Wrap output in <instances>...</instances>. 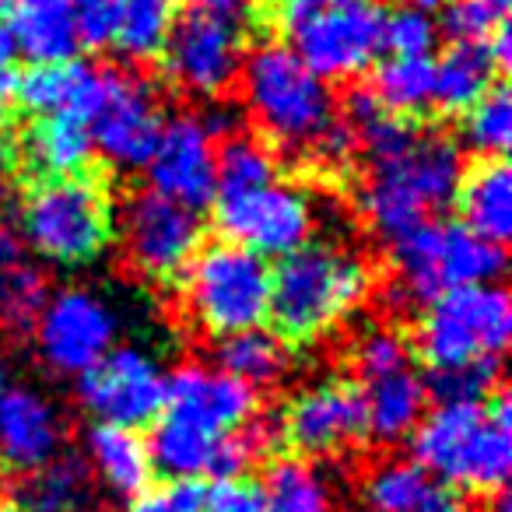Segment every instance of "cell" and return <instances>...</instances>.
<instances>
[{
    "label": "cell",
    "mask_w": 512,
    "mask_h": 512,
    "mask_svg": "<svg viewBox=\"0 0 512 512\" xmlns=\"http://www.w3.org/2000/svg\"><path fill=\"white\" fill-rule=\"evenodd\" d=\"M414 463L463 491L498 495L512 470V414L505 393L484 404H439L411 432Z\"/></svg>",
    "instance_id": "obj_1"
},
{
    "label": "cell",
    "mask_w": 512,
    "mask_h": 512,
    "mask_svg": "<svg viewBox=\"0 0 512 512\" xmlns=\"http://www.w3.org/2000/svg\"><path fill=\"white\" fill-rule=\"evenodd\" d=\"M372 292V271L358 253L306 242L271 271L267 320L285 344H309L351 316Z\"/></svg>",
    "instance_id": "obj_2"
},
{
    "label": "cell",
    "mask_w": 512,
    "mask_h": 512,
    "mask_svg": "<svg viewBox=\"0 0 512 512\" xmlns=\"http://www.w3.org/2000/svg\"><path fill=\"white\" fill-rule=\"evenodd\" d=\"M242 85L256 123L285 148H309L341 158L351 144L337 123L334 95L288 46L267 43L242 64Z\"/></svg>",
    "instance_id": "obj_3"
},
{
    "label": "cell",
    "mask_w": 512,
    "mask_h": 512,
    "mask_svg": "<svg viewBox=\"0 0 512 512\" xmlns=\"http://www.w3.org/2000/svg\"><path fill=\"white\" fill-rule=\"evenodd\" d=\"M460 179L463 158L456 144L442 134L418 130L400 155L372 162V176L362 186V211L379 235L400 239L428 221L425 214L453 204Z\"/></svg>",
    "instance_id": "obj_4"
},
{
    "label": "cell",
    "mask_w": 512,
    "mask_h": 512,
    "mask_svg": "<svg viewBox=\"0 0 512 512\" xmlns=\"http://www.w3.org/2000/svg\"><path fill=\"white\" fill-rule=\"evenodd\" d=\"M393 302L400 309L428 306L453 288L491 285L505 271L502 246L477 239L460 221H421L393 239Z\"/></svg>",
    "instance_id": "obj_5"
},
{
    "label": "cell",
    "mask_w": 512,
    "mask_h": 512,
    "mask_svg": "<svg viewBox=\"0 0 512 512\" xmlns=\"http://www.w3.org/2000/svg\"><path fill=\"white\" fill-rule=\"evenodd\" d=\"M253 0H183L165 39V71L183 92L218 99L242 71Z\"/></svg>",
    "instance_id": "obj_6"
},
{
    "label": "cell",
    "mask_w": 512,
    "mask_h": 512,
    "mask_svg": "<svg viewBox=\"0 0 512 512\" xmlns=\"http://www.w3.org/2000/svg\"><path fill=\"white\" fill-rule=\"evenodd\" d=\"M22 232L43 260L64 267L88 264L116 232L106 186L85 172L39 179L22 204Z\"/></svg>",
    "instance_id": "obj_7"
},
{
    "label": "cell",
    "mask_w": 512,
    "mask_h": 512,
    "mask_svg": "<svg viewBox=\"0 0 512 512\" xmlns=\"http://www.w3.org/2000/svg\"><path fill=\"white\" fill-rule=\"evenodd\" d=\"M183 302L190 320L218 341L256 330L267 320L271 267L264 256L232 242L200 246L183 271Z\"/></svg>",
    "instance_id": "obj_8"
},
{
    "label": "cell",
    "mask_w": 512,
    "mask_h": 512,
    "mask_svg": "<svg viewBox=\"0 0 512 512\" xmlns=\"http://www.w3.org/2000/svg\"><path fill=\"white\" fill-rule=\"evenodd\" d=\"M512 334V302L498 285L453 288L428 302L414 327V351L432 372L498 358Z\"/></svg>",
    "instance_id": "obj_9"
},
{
    "label": "cell",
    "mask_w": 512,
    "mask_h": 512,
    "mask_svg": "<svg viewBox=\"0 0 512 512\" xmlns=\"http://www.w3.org/2000/svg\"><path fill=\"white\" fill-rule=\"evenodd\" d=\"M386 15L390 11L379 0H348L292 29V53L320 81L355 78L383 53Z\"/></svg>",
    "instance_id": "obj_10"
},
{
    "label": "cell",
    "mask_w": 512,
    "mask_h": 512,
    "mask_svg": "<svg viewBox=\"0 0 512 512\" xmlns=\"http://www.w3.org/2000/svg\"><path fill=\"white\" fill-rule=\"evenodd\" d=\"M214 221L232 246H242L256 256H288L306 246L313 232L309 200L295 186L267 183L260 190L214 197Z\"/></svg>",
    "instance_id": "obj_11"
},
{
    "label": "cell",
    "mask_w": 512,
    "mask_h": 512,
    "mask_svg": "<svg viewBox=\"0 0 512 512\" xmlns=\"http://www.w3.org/2000/svg\"><path fill=\"white\" fill-rule=\"evenodd\" d=\"M123 246L137 274L169 285L183 278L197 249L204 246V228L197 214L179 207L176 200L144 190L123 207Z\"/></svg>",
    "instance_id": "obj_12"
},
{
    "label": "cell",
    "mask_w": 512,
    "mask_h": 512,
    "mask_svg": "<svg viewBox=\"0 0 512 512\" xmlns=\"http://www.w3.org/2000/svg\"><path fill=\"white\" fill-rule=\"evenodd\" d=\"M78 397L92 411V418H99V425L137 432L162 414L165 372L148 351L113 348L78 376Z\"/></svg>",
    "instance_id": "obj_13"
},
{
    "label": "cell",
    "mask_w": 512,
    "mask_h": 512,
    "mask_svg": "<svg viewBox=\"0 0 512 512\" xmlns=\"http://www.w3.org/2000/svg\"><path fill=\"white\" fill-rule=\"evenodd\" d=\"M165 120L158 95L137 74L102 71V92L88 120L92 144L120 169H148Z\"/></svg>",
    "instance_id": "obj_14"
},
{
    "label": "cell",
    "mask_w": 512,
    "mask_h": 512,
    "mask_svg": "<svg viewBox=\"0 0 512 512\" xmlns=\"http://www.w3.org/2000/svg\"><path fill=\"white\" fill-rule=\"evenodd\" d=\"M116 313L106 299L85 288L46 299L36 320V344L43 362L60 376H81L113 351Z\"/></svg>",
    "instance_id": "obj_15"
},
{
    "label": "cell",
    "mask_w": 512,
    "mask_h": 512,
    "mask_svg": "<svg viewBox=\"0 0 512 512\" xmlns=\"http://www.w3.org/2000/svg\"><path fill=\"white\" fill-rule=\"evenodd\" d=\"M281 439L306 456H334L365 435V400L355 383L323 379L288 400L278 421Z\"/></svg>",
    "instance_id": "obj_16"
},
{
    "label": "cell",
    "mask_w": 512,
    "mask_h": 512,
    "mask_svg": "<svg viewBox=\"0 0 512 512\" xmlns=\"http://www.w3.org/2000/svg\"><path fill=\"white\" fill-rule=\"evenodd\" d=\"M165 418L221 439L235 435L256 418V390L242 379L207 365H179L165 376Z\"/></svg>",
    "instance_id": "obj_17"
},
{
    "label": "cell",
    "mask_w": 512,
    "mask_h": 512,
    "mask_svg": "<svg viewBox=\"0 0 512 512\" xmlns=\"http://www.w3.org/2000/svg\"><path fill=\"white\" fill-rule=\"evenodd\" d=\"M151 190L176 200L179 207L200 214L214 204V148L197 116H176L162 127L155 155L148 162Z\"/></svg>",
    "instance_id": "obj_18"
},
{
    "label": "cell",
    "mask_w": 512,
    "mask_h": 512,
    "mask_svg": "<svg viewBox=\"0 0 512 512\" xmlns=\"http://www.w3.org/2000/svg\"><path fill=\"white\" fill-rule=\"evenodd\" d=\"M64 446V418L36 390H8L0 397V460L11 470L46 467Z\"/></svg>",
    "instance_id": "obj_19"
},
{
    "label": "cell",
    "mask_w": 512,
    "mask_h": 512,
    "mask_svg": "<svg viewBox=\"0 0 512 512\" xmlns=\"http://www.w3.org/2000/svg\"><path fill=\"white\" fill-rule=\"evenodd\" d=\"M102 92V71L78 64V60H64V64H32L29 71L15 74V92L11 99L39 116H57L71 113L81 120H92L95 102Z\"/></svg>",
    "instance_id": "obj_20"
},
{
    "label": "cell",
    "mask_w": 512,
    "mask_h": 512,
    "mask_svg": "<svg viewBox=\"0 0 512 512\" xmlns=\"http://www.w3.org/2000/svg\"><path fill=\"white\" fill-rule=\"evenodd\" d=\"M365 512H467L456 488L428 477L414 460H383L358 488Z\"/></svg>",
    "instance_id": "obj_21"
},
{
    "label": "cell",
    "mask_w": 512,
    "mask_h": 512,
    "mask_svg": "<svg viewBox=\"0 0 512 512\" xmlns=\"http://www.w3.org/2000/svg\"><path fill=\"white\" fill-rule=\"evenodd\" d=\"M8 4V36L15 53L29 64H64L74 60L78 29H74V0H4Z\"/></svg>",
    "instance_id": "obj_22"
},
{
    "label": "cell",
    "mask_w": 512,
    "mask_h": 512,
    "mask_svg": "<svg viewBox=\"0 0 512 512\" xmlns=\"http://www.w3.org/2000/svg\"><path fill=\"white\" fill-rule=\"evenodd\" d=\"M362 400L365 435H372L376 442H404L425 418L428 390L425 379L411 365H404V369L362 379Z\"/></svg>",
    "instance_id": "obj_23"
},
{
    "label": "cell",
    "mask_w": 512,
    "mask_h": 512,
    "mask_svg": "<svg viewBox=\"0 0 512 512\" xmlns=\"http://www.w3.org/2000/svg\"><path fill=\"white\" fill-rule=\"evenodd\" d=\"M453 200L460 207V225L477 239L502 246L512 235V172L505 158H481L463 172Z\"/></svg>",
    "instance_id": "obj_24"
},
{
    "label": "cell",
    "mask_w": 512,
    "mask_h": 512,
    "mask_svg": "<svg viewBox=\"0 0 512 512\" xmlns=\"http://www.w3.org/2000/svg\"><path fill=\"white\" fill-rule=\"evenodd\" d=\"M85 453L99 481L106 484L113 495L137 498L151 481V453L148 442L134 432V428H116V425H95L85 439Z\"/></svg>",
    "instance_id": "obj_25"
},
{
    "label": "cell",
    "mask_w": 512,
    "mask_h": 512,
    "mask_svg": "<svg viewBox=\"0 0 512 512\" xmlns=\"http://www.w3.org/2000/svg\"><path fill=\"white\" fill-rule=\"evenodd\" d=\"M498 67L484 43H453L442 60H435L432 106L442 113H467L474 102L495 88Z\"/></svg>",
    "instance_id": "obj_26"
},
{
    "label": "cell",
    "mask_w": 512,
    "mask_h": 512,
    "mask_svg": "<svg viewBox=\"0 0 512 512\" xmlns=\"http://www.w3.org/2000/svg\"><path fill=\"white\" fill-rule=\"evenodd\" d=\"M92 130L88 120L71 113L39 116L25 137V155L32 158L43 179L50 176H81L92 158Z\"/></svg>",
    "instance_id": "obj_27"
},
{
    "label": "cell",
    "mask_w": 512,
    "mask_h": 512,
    "mask_svg": "<svg viewBox=\"0 0 512 512\" xmlns=\"http://www.w3.org/2000/svg\"><path fill=\"white\" fill-rule=\"evenodd\" d=\"M88 463L78 456H57L46 467L32 470L18 481L15 509L18 512H71L85 505Z\"/></svg>",
    "instance_id": "obj_28"
},
{
    "label": "cell",
    "mask_w": 512,
    "mask_h": 512,
    "mask_svg": "<svg viewBox=\"0 0 512 512\" xmlns=\"http://www.w3.org/2000/svg\"><path fill=\"white\" fill-rule=\"evenodd\" d=\"M372 95L383 109L393 116H411L425 113L432 106L435 95V60L432 57H390L376 67L372 78Z\"/></svg>",
    "instance_id": "obj_29"
},
{
    "label": "cell",
    "mask_w": 512,
    "mask_h": 512,
    "mask_svg": "<svg viewBox=\"0 0 512 512\" xmlns=\"http://www.w3.org/2000/svg\"><path fill=\"white\" fill-rule=\"evenodd\" d=\"M264 512H334V488L327 474L306 460H281L264 488Z\"/></svg>",
    "instance_id": "obj_30"
},
{
    "label": "cell",
    "mask_w": 512,
    "mask_h": 512,
    "mask_svg": "<svg viewBox=\"0 0 512 512\" xmlns=\"http://www.w3.org/2000/svg\"><path fill=\"white\" fill-rule=\"evenodd\" d=\"M179 0H123L113 46L134 64L162 57L165 39L176 22Z\"/></svg>",
    "instance_id": "obj_31"
},
{
    "label": "cell",
    "mask_w": 512,
    "mask_h": 512,
    "mask_svg": "<svg viewBox=\"0 0 512 512\" xmlns=\"http://www.w3.org/2000/svg\"><path fill=\"white\" fill-rule=\"evenodd\" d=\"M214 179H218L214 197H235V193H249L267 183H278V162H274V151L264 141L232 134L221 144V155L214 158Z\"/></svg>",
    "instance_id": "obj_32"
},
{
    "label": "cell",
    "mask_w": 512,
    "mask_h": 512,
    "mask_svg": "<svg viewBox=\"0 0 512 512\" xmlns=\"http://www.w3.org/2000/svg\"><path fill=\"white\" fill-rule=\"evenodd\" d=\"M218 362H221V372L242 379L246 386H271V383H278V376L285 372L288 355L278 337L264 334V330L256 327V330H242V334L225 337L218 348Z\"/></svg>",
    "instance_id": "obj_33"
},
{
    "label": "cell",
    "mask_w": 512,
    "mask_h": 512,
    "mask_svg": "<svg viewBox=\"0 0 512 512\" xmlns=\"http://www.w3.org/2000/svg\"><path fill=\"white\" fill-rule=\"evenodd\" d=\"M463 137L481 158H502L512 141V95L505 85H495L481 102L467 109Z\"/></svg>",
    "instance_id": "obj_34"
},
{
    "label": "cell",
    "mask_w": 512,
    "mask_h": 512,
    "mask_svg": "<svg viewBox=\"0 0 512 512\" xmlns=\"http://www.w3.org/2000/svg\"><path fill=\"white\" fill-rule=\"evenodd\" d=\"M498 376H502L498 358H477V362L456 365V369L432 372L425 390L439 404H484L498 390Z\"/></svg>",
    "instance_id": "obj_35"
},
{
    "label": "cell",
    "mask_w": 512,
    "mask_h": 512,
    "mask_svg": "<svg viewBox=\"0 0 512 512\" xmlns=\"http://www.w3.org/2000/svg\"><path fill=\"white\" fill-rule=\"evenodd\" d=\"M46 306V278L32 264H11L0 271V316L25 330L39 320Z\"/></svg>",
    "instance_id": "obj_36"
},
{
    "label": "cell",
    "mask_w": 512,
    "mask_h": 512,
    "mask_svg": "<svg viewBox=\"0 0 512 512\" xmlns=\"http://www.w3.org/2000/svg\"><path fill=\"white\" fill-rule=\"evenodd\" d=\"M435 15H439L435 25L453 43H484L505 22V8L495 0H442Z\"/></svg>",
    "instance_id": "obj_37"
},
{
    "label": "cell",
    "mask_w": 512,
    "mask_h": 512,
    "mask_svg": "<svg viewBox=\"0 0 512 512\" xmlns=\"http://www.w3.org/2000/svg\"><path fill=\"white\" fill-rule=\"evenodd\" d=\"M435 43H439L435 15L421 8H400L386 15L383 50H390V57H428Z\"/></svg>",
    "instance_id": "obj_38"
},
{
    "label": "cell",
    "mask_w": 512,
    "mask_h": 512,
    "mask_svg": "<svg viewBox=\"0 0 512 512\" xmlns=\"http://www.w3.org/2000/svg\"><path fill=\"white\" fill-rule=\"evenodd\" d=\"M355 365L362 379L404 369V365H411V348H407V341L397 330H369L355 348Z\"/></svg>",
    "instance_id": "obj_39"
},
{
    "label": "cell",
    "mask_w": 512,
    "mask_h": 512,
    "mask_svg": "<svg viewBox=\"0 0 512 512\" xmlns=\"http://www.w3.org/2000/svg\"><path fill=\"white\" fill-rule=\"evenodd\" d=\"M123 0H74V29H78V46L102 50L113 46L116 25H120Z\"/></svg>",
    "instance_id": "obj_40"
},
{
    "label": "cell",
    "mask_w": 512,
    "mask_h": 512,
    "mask_svg": "<svg viewBox=\"0 0 512 512\" xmlns=\"http://www.w3.org/2000/svg\"><path fill=\"white\" fill-rule=\"evenodd\" d=\"M204 505L207 488L200 481H165L158 488H144L130 512H204Z\"/></svg>",
    "instance_id": "obj_41"
},
{
    "label": "cell",
    "mask_w": 512,
    "mask_h": 512,
    "mask_svg": "<svg viewBox=\"0 0 512 512\" xmlns=\"http://www.w3.org/2000/svg\"><path fill=\"white\" fill-rule=\"evenodd\" d=\"M204 512H264V491L253 481H214V488H207V505Z\"/></svg>",
    "instance_id": "obj_42"
},
{
    "label": "cell",
    "mask_w": 512,
    "mask_h": 512,
    "mask_svg": "<svg viewBox=\"0 0 512 512\" xmlns=\"http://www.w3.org/2000/svg\"><path fill=\"white\" fill-rule=\"evenodd\" d=\"M271 4H274L278 22L285 25V32H292V29H299V25H306L309 18L341 8V4H348V0H271Z\"/></svg>",
    "instance_id": "obj_43"
},
{
    "label": "cell",
    "mask_w": 512,
    "mask_h": 512,
    "mask_svg": "<svg viewBox=\"0 0 512 512\" xmlns=\"http://www.w3.org/2000/svg\"><path fill=\"white\" fill-rule=\"evenodd\" d=\"M11 92H15V43L8 29H0V106H8Z\"/></svg>",
    "instance_id": "obj_44"
},
{
    "label": "cell",
    "mask_w": 512,
    "mask_h": 512,
    "mask_svg": "<svg viewBox=\"0 0 512 512\" xmlns=\"http://www.w3.org/2000/svg\"><path fill=\"white\" fill-rule=\"evenodd\" d=\"M8 193H4V186H0V232H8Z\"/></svg>",
    "instance_id": "obj_45"
},
{
    "label": "cell",
    "mask_w": 512,
    "mask_h": 512,
    "mask_svg": "<svg viewBox=\"0 0 512 512\" xmlns=\"http://www.w3.org/2000/svg\"><path fill=\"white\" fill-rule=\"evenodd\" d=\"M8 393V372H4V358H0V397Z\"/></svg>",
    "instance_id": "obj_46"
},
{
    "label": "cell",
    "mask_w": 512,
    "mask_h": 512,
    "mask_svg": "<svg viewBox=\"0 0 512 512\" xmlns=\"http://www.w3.org/2000/svg\"><path fill=\"white\" fill-rule=\"evenodd\" d=\"M71 512H95V509H88V505H78V509H71Z\"/></svg>",
    "instance_id": "obj_47"
},
{
    "label": "cell",
    "mask_w": 512,
    "mask_h": 512,
    "mask_svg": "<svg viewBox=\"0 0 512 512\" xmlns=\"http://www.w3.org/2000/svg\"><path fill=\"white\" fill-rule=\"evenodd\" d=\"M0 512H18V509H0Z\"/></svg>",
    "instance_id": "obj_48"
},
{
    "label": "cell",
    "mask_w": 512,
    "mask_h": 512,
    "mask_svg": "<svg viewBox=\"0 0 512 512\" xmlns=\"http://www.w3.org/2000/svg\"><path fill=\"white\" fill-rule=\"evenodd\" d=\"M0 4H4V0H0Z\"/></svg>",
    "instance_id": "obj_49"
}]
</instances>
